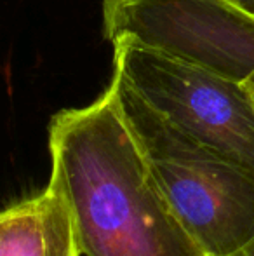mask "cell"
I'll return each instance as SVG.
<instances>
[{"mask_svg": "<svg viewBox=\"0 0 254 256\" xmlns=\"http://www.w3.org/2000/svg\"><path fill=\"white\" fill-rule=\"evenodd\" d=\"M51 176L84 256H204L129 124L113 82L94 103L61 110L49 124Z\"/></svg>", "mask_w": 254, "mask_h": 256, "instance_id": "obj_1", "label": "cell"}, {"mask_svg": "<svg viewBox=\"0 0 254 256\" xmlns=\"http://www.w3.org/2000/svg\"><path fill=\"white\" fill-rule=\"evenodd\" d=\"M153 176L204 256H228L254 237V174L153 110L113 74Z\"/></svg>", "mask_w": 254, "mask_h": 256, "instance_id": "obj_2", "label": "cell"}, {"mask_svg": "<svg viewBox=\"0 0 254 256\" xmlns=\"http://www.w3.org/2000/svg\"><path fill=\"white\" fill-rule=\"evenodd\" d=\"M113 74L193 140L254 174V100L244 82L122 35Z\"/></svg>", "mask_w": 254, "mask_h": 256, "instance_id": "obj_3", "label": "cell"}, {"mask_svg": "<svg viewBox=\"0 0 254 256\" xmlns=\"http://www.w3.org/2000/svg\"><path fill=\"white\" fill-rule=\"evenodd\" d=\"M122 35L234 80H254V16L230 0H103V37Z\"/></svg>", "mask_w": 254, "mask_h": 256, "instance_id": "obj_4", "label": "cell"}, {"mask_svg": "<svg viewBox=\"0 0 254 256\" xmlns=\"http://www.w3.org/2000/svg\"><path fill=\"white\" fill-rule=\"evenodd\" d=\"M0 256H82L71 212L54 186L3 209Z\"/></svg>", "mask_w": 254, "mask_h": 256, "instance_id": "obj_5", "label": "cell"}, {"mask_svg": "<svg viewBox=\"0 0 254 256\" xmlns=\"http://www.w3.org/2000/svg\"><path fill=\"white\" fill-rule=\"evenodd\" d=\"M228 256H254V237L246 244V246H242L239 251H235V253H232Z\"/></svg>", "mask_w": 254, "mask_h": 256, "instance_id": "obj_6", "label": "cell"}, {"mask_svg": "<svg viewBox=\"0 0 254 256\" xmlns=\"http://www.w3.org/2000/svg\"><path fill=\"white\" fill-rule=\"evenodd\" d=\"M244 84L248 86L249 92H251V96H253V100H254V80H248V82H244Z\"/></svg>", "mask_w": 254, "mask_h": 256, "instance_id": "obj_7", "label": "cell"}]
</instances>
